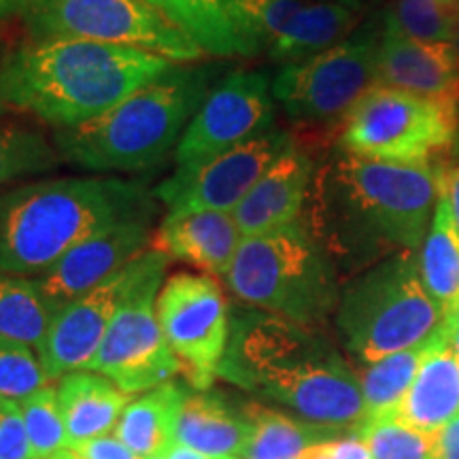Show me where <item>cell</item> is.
<instances>
[{
    "label": "cell",
    "mask_w": 459,
    "mask_h": 459,
    "mask_svg": "<svg viewBox=\"0 0 459 459\" xmlns=\"http://www.w3.org/2000/svg\"><path fill=\"white\" fill-rule=\"evenodd\" d=\"M445 166L381 162L341 152L315 169L308 230L330 257L417 251L432 223Z\"/></svg>",
    "instance_id": "1"
},
{
    "label": "cell",
    "mask_w": 459,
    "mask_h": 459,
    "mask_svg": "<svg viewBox=\"0 0 459 459\" xmlns=\"http://www.w3.org/2000/svg\"><path fill=\"white\" fill-rule=\"evenodd\" d=\"M220 375L321 428H359L366 406L358 372L308 325L247 315L230 332Z\"/></svg>",
    "instance_id": "2"
},
{
    "label": "cell",
    "mask_w": 459,
    "mask_h": 459,
    "mask_svg": "<svg viewBox=\"0 0 459 459\" xmlns=\"http://www.w3.org/2000/svg\"><path fill=\"white\" fill-rule=\"evenodd\" d=\"M175 66L149 51L83 39L30 41L0 65V105L56 130L74 128L145 88Z\"/></svg>",
    "instance_id": "3"
},
{
    "label": "cell",
    "mask_w": 459,
    "mask_h": 459,
    "mask_svg": "<svg viewBox=\"0 0 459 459\" xmlns=\"http://www.w3.org/2000/svg\"><path fill=\"white\" fill-rule=\"evenodd\" d=\"M156 213V194L122 177L22 183L0 194V274L41 277L85 238Z\"/></svg>",
    "instance_id": "4"
},
{
    "label": "cell",
    "mask_w": 459,
    "mask_h": 459,
    "mask_svg": "<svg viewBox=\"0 0 459 459\" xmlns=\"http://www.w3.org/2000/svg\"><path fill=\"white\" fill-rule=\"evenodd\" d=\"M213 66L175 65L100 117L56 130L60 160L94 175L156 169L175 153L183 132L213 88Z\"/></svg>",
    "instance_id": "5"
},
{
    "label": "cell",
    "mask_w": 459,
    "mask_h": 459,
    "mask_svg": "<svg viewBox=\"0 0 459 459\" xmlns=\"http://www.w3.org/2000/svg\"><path fill=\"white\" fill-rule=\"evenodd\" d=\"M223 281L240 302L308 328L341 300L334 260L302 217L240 240Z\"/></svg>",
    "instance_id": "6"
},
{
    "label": "cell",
    "mask_w": 459,
    "mask_h": 459,
    "mask_svg": "<svg viewBox=\"0 0 459 459\" xmlns=\"http://www.w3.org/2000/svg\"><path fill=\"white\" fill-rule=\"evenodd\" d=\"M344 347L361 364L428 342L445 313L423 285L415 251H398L347 285L336 307Z\"/></svg>",
    "instance_id": "7"
},
{
    "label": "cell",
    "mask_w": 459,
    "mask_h": 459,
    "mask_svg": "<svg viewBox=\"0 0 459 459\" xmlns=\"http://www.w3.org/2000/svg\"><path fill=\"white\" fill-rule=\"evenodd\" d=\"M169 262V255L147 249L130 264L122 302L88 366L130 395L166 385L181 372L156 313Z\"/></svg>",
    "instance_id": "8"
},
{
    "label": "cell",
    "mask_w": 459,
    "mask_h": 459,
    "mask_svg": "<svg viewBox=\"0 0 459 459\" xmlns=\"http://www.w3.org/2000/svg\"><path fill=\"white\" fill-rule=\"evenodd\" d=\"M459 105L372 85L341 122L338 149L381 162L423 164L453 147Z\"/></svg>",
    "instance_id": "9"
},
{
    "label": "cell",
    "mask_w": 459,
    "mask_h": 459,
    "mask_svg": "<svg viewBox=\"0 0 459 459\" xmlns=\"http://www.w3.org/2000/svg\"><path fill=\"white\" fill-rule=\"evenodd\" d=\"M22 15L32 41L83 39L149 51L175 65L204 57V51L147 0H32Z\"/></svg>",
    "instance_id": "10"
},
{
    "label": "cell",
    "mask_w": 459,
    "mask_h": 459,
    "mask_svg": "<svg viewBox=\"0 0 459 459\" xmlns=\"http://www.w3.org/2000/svg\"><path fill=\"white\" fill-rule=\"evenodd\" d=\"M378 41L381 30L364 28L324 54L281 66L273 79L274 102L298 124L342 122L377 85Z\"/></svg>",
    "instance_id": "11"
},
{
    "label": "cell",
    "mask_w": 459,
    "mask_h": 459,
    "mask_svg": "<svg viewBox=\"0 0 459 459\" xmlns=\"http://www.w3.org/2000/svg\"><path fill=\"white\" fill-rule=\"evenodd\" d=\"M160 328L181 366V375L206 392L220 375L230 344L228 302L206 273H175L156 300Z\"/></svg>",
    "instance_id": "12"
},
{
    "label": "cell",
    "mask_w": 459,
    "mask_h": 459,
    "mask_svg": "<svg viewBox=\"0 0 459 459\" xmlns=\"http://www.w3.org/2000/svg\"><path fill=\"white\" fill-rule=\"evenodd\" d=\"M277 102L266 71L237 68L211 88L175 149L177 169L198 166L274 128Z\"/></svg>",
    "instance_id": "13"
},
{
    "label": "cell",
    "mask_w": 459,
    "mask_h": 459,
    "mask_svg": "<svg viewBox=\"0 0 459 459\" xmlns=\"http://www.w3.org/2000/svg\"><path fill=\"white\" fill-rule=\"evenodd\" d=\"M294 143V136L281 128H271L243 145L223 152L189 169H175L170 177L153 189L169 213L192 211H221L234 213L251 187L260 181Z\"/></svg>",
    "instance_id": "14"
},
{
    "label": "cell",
    "mask_w": 459,
    "mask_h": 459,
    "mask_svg": "<svg viewBox=\"0 0 459 459\" xmlns=\"http://www.w3.org/2000/svg\"><path fill=\"white\" fill-rule=\"evenodd\" d=\"M152 237V220L119 223L73 247L37 283L57 313L145 254Z\"/></svg>",
    "instance_id": "15"
},
{
    "label": "cell",
    "mask_w": 459,
    "mask_h": 459,
    "mask_svg": "<svg viewBox=\"0 0 459 459\" xmlns=\"http://www.w3.org/2000/svg\"><path fill=\"white\" fill-rule=\"evenodd\" d=\"M128 266L96 290L65 304L54 315L41 351H39V359L49 383L60 381L71 372L88 370L122 302L126 281H128Z\"/></svg>",
    "instance_id": "16"
},
{
    "label": "cell",
    "mask_w": 459,
    "mask_h": 459,
    "mask_svg": "<svg viewBox=\"0 0 459 459\" xmlns=\"http://www.w3.org/2000/svg\"><path fill=\"white\" fill-rule=\"evenodd\" d=\"M377 83L459 105V51L453 43H421L381 28Z\"/></svg>",
    "instance_id": "17"
},
{
    "label": "cell",
    "mask_w": 459,
    "mask_h": 459,
    "mask_svg": "<svg viewBox=\"0 0 459 459\" xmlns=\"http://www.w3.org/2000/svg\"><path fill=\"white\" fill-rule=\"evenodd\" d=\"M317 164L304 147L294 141L291 147L260 177L243 203L234 209V221L247 237L290 226L302 217L311 194Z\"/></svg>",
    "instance_id": "18"
},
{
    "label": "cell",
    "mask_w": 459,
    "mask_h": 459,
    "mask_svg": "<svg viewBox=\"0 0 459 459\" xmlns=\"http://www.w3.org/2000/svg\"><path fill=\"white\" fill-rule=\"evenodd\" d=\"M243 234L232 213L221 211H192L166 213L152 237V249L170 260L186 262L206 274L226 277L237 255Z\"/></svg>",
    "instance_id": "19"
},
{
    "label": "cell",
    "mask_w": 459,
    "mask_h": 459,
    "mask_svg": "<svg viewBox=\"0 0 459 459\" xmlns=\"http://www.w3.org/2000/svg\"><path fill=\"white\" fill-rule=\"evenodd\" d=\"M395 417L423 434L438 432L459 417V359L453 353L446 328L429 342L426 358Z\"/></svg>",
    "instance_id": "20"
},
{
    "label": "cell",
    "mask_w": 459,
    "mask_h": 459,
    "mask_svg": "<svg viewBox=\"0 0 459 459\" xmlns=\"http://www.w3.org/2000/svg\"><path fill=\"white\" fill-rule=\"evenodd\" d=\"M56 392L68 434V449L115 432L124 409L132 402L130 394L91 370L62 377Z\"/></svg>",
    "instance_id": "21"
},
{
    "label": "cell",
    "mask_w": 459,
    "mask_h": 459,
    "mask_svg": "<svg viewBox=\"0 0 459 459\" xmlns=\"http://www.w3.org/2000/svg\"><path fill=\"white\" fill-rule=\"evenodd\" d=\"M361 11L332 0H307L268 45L266 56L281 65H298L351 37Z\"/></svg>",
    "instance_id": "22"
},
{
    "label": "cell",
    "mask_w": 459,
    "mask_h": 459,
    "mask_svg": "<svg viewBox=\"0 0 459 459\" xmlns=\"http://www.w3.org/2000/svg\"><path fill=\"white\" fill-rule=\"evenodd\" d=\"M249 438V421L232 412L217 395H186L172 426V445H183L217 459H240Z\"/></svg>",
    "instance_id": "23"
},
{
    "label": "cell",
    "mask_w": 459,
    "mask_h": 459,
    "mask_svg": "<svg viewBox=\"0 0 459 459\" xmlns=\"http://www.w3.org/2000/svg\"><path fill=\"white\" fill-rule=\"evenodd\" d=\"M417 266L429 296L443 308L445 324H449L459 307V232L453 221L445 172L432 223L419 247Z\"/></svg>",
    "instance_id": "24"
},
{
    "label": "cell",
    "mask_w": 459,
    "mask_h": 459,
    "mask_svg": "<svg viewBox=\"0 0 459 459\" xmlns=\"http://www.w3.org/2000/svg\"><path fill=\"white\" fill-rule=\"evenodd\" d=\"M215 57H249L237 24L238 0H147Z\"/></svg>",
    "instance_id": "25"
},
{
    "label": "cell",
    "mask_w": 459,
    "mask_h": 459,
    "mask_svg": "<svg viewBox=\"0 0 459 459\" xmlns=\"http://www.w3.org/2000/svg\"><path fill=\"white\" fill-rule=\"evenodd\" d=\"M186 395L187 394L172 381L149 389L141 398L132 400L126 406L113 434L136 457L149 459L166 455V451L172 446L175 417Z\"/></svg>",
    "instance_id": "26"
},
{
    "label": "cell",
    "mask_w": 459,
    "mask_h": 459,
    "mask_svg": "<svg viewBox=\"0 0 459 459\" xmlns=\"http://www.w3.org/2000/svg\"><path fill=\"white\" fill-rule=\"evenodd\" d=\"M243 415L249 421V438L240 459H298L308 446L338 438L332 428L300 423L260 404H247Z\"/></svg>",
    "instance_id": "27"
},
{
    "label": "cell",
    "mask_w": 459,
    "mask_h": 459,
    "mask_svg": "<svg viewBox=\"0 0 459 459\" xmlns=\"http://www.w3.org/2000/svg\"><path fill=\"white\" fill-rule=\"evenodd\" d=\"M429 342H432V338L428 342L417 344V347L364 364L358 377L361 395H364L366 421L398 415L402 402H404L412 381H415L419 366L426 358Z\"/></svg>",
    "instance_id": "28"
},
{
    "label": "cell",
    "mask_w": 459,
    "mask_h": 459,
    "mask_svg": "<svg viewBox=\"0 0 459 459\" xmlns=\"http://www.w3.org/2000/svg\"><path fill=\"white\" fill-rule=\"evenodd\" d=\"M56 308L43 296L37 279L0 274V338L41 351Z\"/></svg>",
    "instance_id": "29"
},
{
    "label": "cell",
    "mask_w": 459,
    "mask_h": 459,
    "mask_svg": "<svg viewBox=\"0 0 459 459\" xmlns=\"http://www.w3.org/2000/svg\"><path fill=\"white\" fill-rule=\"evenodd\" d=\"M62 164L43 132L22 124L0 126V194L17 181L45 175Z\"/></svg>",
    "instance_id": "30"
},
{
    "label": "cell",
    "mask_w": 459,
    "mask_h": 459,
    "mask_svg": "<svg viewBox=\"0 0 459 459\" xmlns=\"http://www.w3.org/2000/svg\"><path fill=\"white\" fill-rule=\"evenodd\" d=\"M389 30L421 43H453L459 34V0H392Z\"/></svg>",
    "instance_id": "31"
},
{
    "label": "cell",
    "mask_w": 459,
    "mask_h": 459,
    "mask_svg": "<svg viewBox=\"0 0 459 459\" xmlns=\"http://www.w3.org/2000/svg\"><path fill=\"white\" fill-rule=\"evenodd\" d=\"M355 432L370 459H432V434L419 432L398 417L364 421Z\"/></svg>",
    "instance_id": "32"
},
{
    "label": "cell",
    "mask_w": 459,
    "mask_h": 459,
    "mask_svg": "<svg viewBox=\"0 0 459 459\" xmlns=\"http://www.w3.org/2000/svg\"><path fill=\"white\" fill-rule=\"evenodd\" d=\"M20 409L34 459H51L68 449V434L57 404L56 387H43L41 392L20 402Z\"/></svg>",
    "instance_id": "33"
},
{
    "label": "cell",
    "mask_w": 459,
    "mask_h": 459,
    "mask_svg": "<svg viewBox=\"0 0 459 459\" xmlns=\"http://www.w3.org/2000/svg\"><path fill=\"white\" fill-rule=\"evenodd\" d=\"M48 385L39 353L28 344L0 338V398L20 404Z\"/></svg>",
    "instance_id": "34"
},
{
    "label": "cell",
    "mask_w": 459,
    "mask_h": 459,
    "mask_svg": "<svg viewBox=\"0 0 459 459\" xmlns=\"http://www.w3.org/2000/svg\"><path fill=\"white\" fill-rule=\"evenodd\" d=\"M0 459H34L17 402L0 398Z\"/></svg>",
    "instance_id": "35"
},
{
    "label": "cell",
    "mask_w": 459,
    "mask_h": 459,
    "mask_svg": "<svg viewBox=\"0 0 459 459\" xmlns=\"http://www.w3.org/2000/svg\"><path fill=\"white\" fill-rule=\"evenodd\" d=\"M74 459H141L126 446L117 436H100V438L90 440L77 449H71Z\"/></svg>",
    "instance_id": "36"
},
{
    "label": "cell",
    "mask_w": 459,
    "mask_h": 459,
    "mask_svg": "<svg viewBox=\"0 0 459 459\" xmlns=\"http://www.w3.org/2000/svg\"><path fill=\"white\" fill-rule=\"evenodd\" d=\"M432 459H459V417L432 434Z\"/></svg>",
    "instance_id": "37"
},
{
    "label": "cell",
    "mask_w": 459,
    "mask_h": 459,
    "mask_svg": "<svg viewBox=\"0 0 459 459\" xmlns=\"http://www.w3.org/2000/svg\"><path fill=\"white\" fill-rule=\"evenodd\" d=\"M445 179H446V192H449L453 221H455L459 232V160L453 166H445Z\"/></svg>",
    "instance_id": "38"
},
{
    "label": "cell",
    "mask_w": 459,
    "mask_h": 459,
    "mask_svg": "<svg viewBox=\"0 0 459 459\" xmlns=\"http://www.w3.org/2000/svg\"><path fill=\"white\" fill-rule=\"evenodd\" d=\"M166 459H217L211 455H204V453L189 449V446L183 445H172L169 451H166Z\"/></svg>",
    "instance_id": "39"
},
{
    "label": "cell",
    "mask_w": 459,
    "mask_h": 459,
    "mask_svg": "<svg viewBox=\"0 0 459 459\" xmlns=\"http://www.w3.org/2000/svg\"><path fill=\"white\" fill-rule=\"evenodd\" d=\"M30 3L32 0H0V20L13 13H24Z\"/></svg>",
    "instance_id": "40"
},
{
    "label": "cell",
    "mask_w": 459,
    "mask_h": 459,
    "mask_svg": "<svg viewBox=\"0 0 459 459\" xmlns=\"http://www.w3.org/2000/svg\"><path fill=\"white\" fill-rule=\"evenodd\" d=\"M445 328H446V332H449V341H451L453 353H455V358L459 359V324L445 325Z\"/></svg>",
    "instance_id": "41"
},
{
    "label": "cell",
    "mask_w": 459,
    "mask_h": 459,
    "mask_svg": "<svg viewBox=\"0 0 459 459\" xmlns=\"http://www.w3.org/2000/svg\"><path fill=\"white\" fill-rule=\"evenodd\" d=\"M332 3H341V4H347V7H351V9H358V11H361V7H364V0H332Z\"/></svg>",
    "instance_id": "42"
},
{
    "label": "cell",
    "mask_w": 459,
    "mask_h": 459,
    "mask_svg": "<svg viewBox=\"0 0 459 459\" xmlns=\"http://www.w3.org/2000/svg\"><path fill=\"white\" fill-rule=\"evenodd\" d=\"M453 324H459V307H457V311H455V317H453L449 324H445V325H453Z\"/></svg>",
    "instance_id": "43"
},
{
    "label": "cell",
    "mask_w": 459,
    "mask_h": 459,
    "mask_svg": "<svg viewBox=\"0 0 459 459\" xmlns=\"http://www.w3.org/2000/svg\"><path fill=\"white\" fill-rule=\"evenodd\" d=\"M65 457H66V459H74V457H73V453H71V449H66V451H65Z\"/></svg>",
    "instance_id": "44"
},
{
    "label": "cell",
    "mask_w": 459,
    "mask_h": 459,
    "mask_svg": "<svg viewBox=\"0 0 459 459\" xmlns=\"http://www.w3.org/2000/svg\"><path fill=\"white\" fill-rule=\"evenodd\" d=\"M453 45H455V49L459 51V34L455 37V41H453Z\"/></svg>",
    "instance_id": "45"
},
{
    "label": "cell",
    "mask_w": 459,
    "mask_h": 459,
    "mask_svg": "<svg viewBox=\"0 0 459 459\" xmlns=\"http://www.w3.org/2000/svg\"><path fill=\"white\" fill-rule=\"evenodd\" d=\"M51 459H66V457H65V451H62V453H60V455H56V457H51Z\"/></svg>",
    "instance_id": "46"
},
{
    "label": "cell",
    "mask_w": 459,
    "mask_h": 459,
    "mask_svg": "<svg viewBox=\"0 0 459 459\" xmlns=\"http://www.w3.org/2000/svg\"><path fill=\"white\" fill-rule=\"evenodd\" d=\"M149 459H166V455H158V457H149Z\"/></svg>",
    "instance_id": "47"
}]
</instances>
